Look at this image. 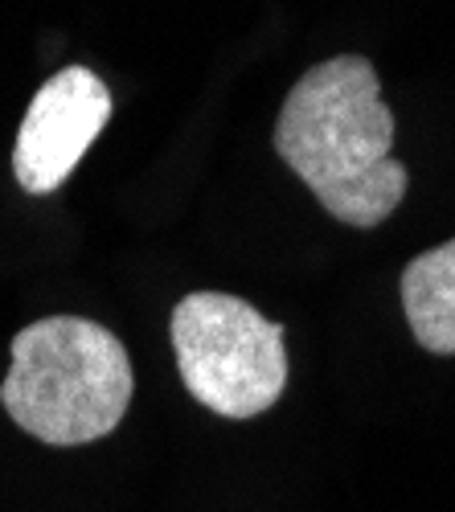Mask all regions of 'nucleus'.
Returning <instances> with one entry per match:
<instances>
[{"label": "nucleus", "mask_w": 455, "mask_h": 512, "mask_svg": "<svg viewBox=\"0 0 455 512\" xmlns=\"http://www.w3.org/2000/svg\"><path fill=\"white\" fill-rule=\"evenodd\" d=\"M394 111L369 58L341 54L312 66L283 99L275 152L337 222L374 230L410 189L394 156Z\"/></svg>", "instance_id": "f257e3e1"}, {"label": "nucleus", "mask_w": 455, "mask_h": 512, "mask_svg": "<svg viewBox=\"0 0 455 512\" xmlns=\"http://www.w3.org/2000/svg\"><path fill=\"white\" fill-rule=\"evenodd\" d=\"M132 390L128 349L111 328L82 316H50L13 336L0 402L37 443L82 447L123 422Z\"/></svg>", "instance_id": "f03ea898"}, {"label": "nucleus", "mask_w": 455, "mask_h": 512, "mask_svg": "<svg viewBox=\"0 0 455 512\" xmlns=\"http://www.w3.org/2000/svg\"><path fill=\"white\" fill-rule=\"evenodd\" d=\"M173 353L185 390L222 418H259L283 398V324L238 295L193 291L173 308Z\"/></svg>", "instance_id": "7ed1b4c3"}, {"label": "nucleus", "mask_w": 455, "mask_h": 512, "mask_svg": "<svg viewBox=\"0 0 455 512\" xmlns=\"http://www.w3.org/2000/svg\"><path fill=\"white\" fill-rule=\"evenodd\" d=\"M111 119V91L103 78L87 66L58 70L41 87L21 119L17 148H13V173L17 185L46 197L66 185L74 164L87 156L99 132Z\"/></svg>", "instance_id": "20e7f679"}, {"label": "nucleus", "mask_w": 455, "mask_h": 512, "mask_svg": "<svg viewBox=\"0 0 455 512\" xmlns=\"http://www.w3.org/2000/svg\"><path fill=\"white\" fill-rule=\"evenodd\" d=\"M402 312L427 353L455 357V238L406 263Z\"/></svg>", "instance_id": "39448f33"}]
</instances>
